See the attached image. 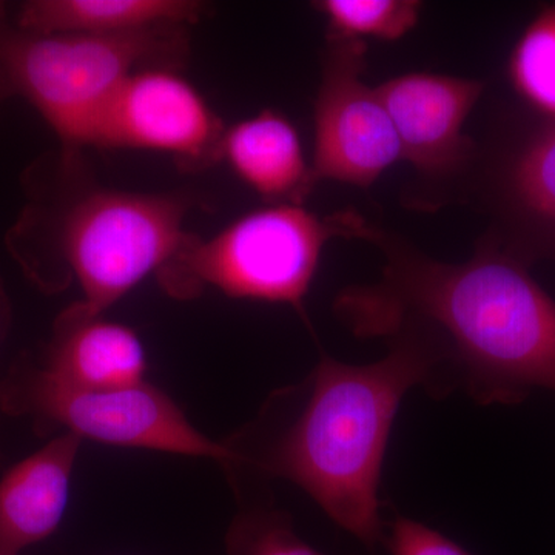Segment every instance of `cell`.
Masks as SVG:
<instances>
[{"label": "cell", "mask_w": 555, "mask_h": 555, "mask_svg": "<svg viewBox=\"0 0 555 555\" xmlns=\"http://www.w3.org/2000/svg\"><path fill=\"white\" fill-rule=\"evenodd\" d=\"M374 232V225L353 210L320 217L302 206L269 204L211 238L193 236L160 270L159 283L179 299L215 287L230 298L292 306L305 318V298L328 241L369 243Z\"/></svg>", "instance_id": "cell-4"}, {"label": "cell", "mask_w": 555, "mask_h": 555, "mask_svg": "<svg viewBox=\"0 0 555 555\" xmlns=\"http://www.w3.org/2000/svg\"><path fill=\"white\" fill-rule=\"evenodd\" d=\"M10 96H13V94H11L9 83H7L5 78H3L2 73H0V105L3 104V101L9 100Z\"/></svg>", "instance_id": "cell-20"}, {"label": "cell", "mask_w": 555, "mask_h": 555, "mask_svg": "<svg viewBox=\"0 0 555 555\" xmlns=\"http://www.w3.org/2000/svg\"><path fill=\"white\" fill-rule=\"evenodd\" d=\"M313 7L327 21L326 39L398 40L420 20L418 0H321Z\"/></svg>", "instance_id": "cell-17"}, {"label": "cell", "mask_w": 555, "mask_h": 555, "mask_svg": "<svg viewBox=\"0 0 555 555\" xmlns=\"http://www.w3.org/2000/svg\"><path fill=\"white\" fill-rule=\"evenodd\" d=\"M382 280L347 287L334 302L358 338L406 337L425 352V390L478 404H520L555 392V301L529 266L491 236L465 262H441L375 228Z\"/></svg>", "instance_id": "cell-1"}, {"label": "cell", "mask_w": 555, "mask_h": 555, "mask_svg": "<svg viewBox=\"0 0 555 555\" xmlns=\"http://www.w3.org/2000/svg\"><path fill=\"white\" fill-rule=\"evenodd\" d=\"M0 555H2V554H0Z\"/></svg>", "instance_id": "cell-21"}, {"label": "cell", "mask_w": 555, "mask_h": 555, "mask_svg": "<svg viewBox=\"0 0 555 555\" xmlns=\"http://www.w3.org/2000/svg\"><path fill=\"white\" fill-rule=\"evenodd\" d=\"M11 326V302L7 288L0 278V343L5 339Z\"/></svg>", "instance_id": "cell-19"}, {"label": "cell", "mask_w": 555, "mask_h": 555, "mask_svg": "<svg viewBox=\"0 0 555 555\" xmlns=\"http://www.w3.org/2000/svg\"><path fill=\"white\" fill-rule=\"evenodd\" d=\"M40 366L82 389H120L145 382L147 352L133 328L73 305L57 317Z\"/></svg>", "instance_id": "cell-12"}, {"label": "cell", "mask_w": 555, "mask_h": 555, "mask_svg": "<svg viewBox=\"0 0 555 555\" xmlns=\"http://www.w3.org/2000/svg\"><path fill=\"white\" fill-rule=\"evenodd\" d=\"M82 438L60 434L0 480V554L21 555L50 539L67 513Z\"/></svg>", "instance_id": "cell-11"}, {"label": "cell", "mask_w": 555, "mask_h": 555, "mask_svg": "<svg viewBox=\"0 0 555 555\" xmlns=\"http://www.w3.org/2000/svg\"><path fill=\"white\" fill-rule=\"evenodd\" d=\"M507 78L537 116L555 119V3L540 10L507 61Z\"/></svg>", "instance_id": "cell-16"}, {"label": "cell", "mask_w": 555, "mask_h": 555, "mask_svg": "<svg viewBox=\"0 0 555 555\" xmlns=\"http://www.w3.org/2000/svg\"><path fill=\"white\" fill-rule=\"evenodd\" d=\"M366 40L327 39L315 101V184L337 181L369 189L403 159L400 141L377 90L363 80Z\"/></svg>", "instance_id": "cell-7"}, {"label": "cell", "mask_w": 555, "mask_h": 555, "mask_svg": "<svg viewBox=\"0 0 555 555\" xmlns=\"http://www.w3.org/2000/svg\"><path fill=\"white\" fill-rule=\"evenodd\" d=\"M390 555H474L454 540L414 518H385L383 542Z\"/></svg>", "instance_id": "cell-18"}, {"label": "cell", "mask_w": 555, "mask_h": 555, "mask_svg": "<svg viewBox=\"0 0 555 555\" xmlns=\"http://www.w3.org/2000/svg\"><path fill=\"white\" fill-rule=\"evenodd\" d=\"M236 513L225 534L228 555H328L297 534L294 517L276 505L268 481L225 470Z\"/></svg>", "instance_id": "cell-15"}, {"label": "cell", "mask_w": 555, "mask_h": 555, "mask_svg": "<svg viewBox=\"0 0 555 555\" xmlns=\"http://www.w3.org/2000/svg\"><path fill=\"white\" fill-rule=\"evenodd\" d=\"M219 159L270 204L302 206L317 185L298 130L275 109L225 130Z\"/></svg>", "instance_id": "cell-13"}, {"label": "cell", "mask_w": 555, "mask_h": 555, "mask_svg": "<svg viewBox=\"0 0 555 555\" xmlns=\"http://www.w3.org/2000/svg\"><path fill=\"white\" fill-rule=\"evenodd\" d=\"M0 409L27 416L40 437L62 430L112 447L228 460L221 441L199 433L177 401L149 382L120 389H82L62 383L28 357L0 382Z\"/></svg>", "instance_id": "cell-6"}, {"label": "cell", "mask_w": 555, "mask_h": 555, "mask_svg": "<svg viewBox=\"0 0 555 555\" xmlns=\"http://www.w3.org/2000/svg\"><path fill=\"white\" fill-rule=\"evenodd\" d=\"M189 203L178 196L96 189L64 206L39 196L10 236L13 254L46 288L75 280L76 306L104 315L189 246Z\"/></svg>", "instance_id": "cell-3"}, {"label": "cell", "mask_w": 555, "mask_h": 555, "mask_svg": "<svg viewBox=\"0 0 555 555\" xmlns=\"http://www.w3.org/2000/svg\"><path fill=\"white\" fill-rule=\"evenodd\" d=\"M182 28L101 36L35 35L0 22V73L57 134L65 152L93 145L109 102L142 68L184 54Z\"/></svg>", "instance_id": "cell-5"}, {"label": "cell", "mask_w": 555, "mask_h": 555, "mask_svg": "<svg viewBox=\"0 0 555 555\" xmlns=\"http://www.w3.org/2000/svg\"><path fill=\"white\" fill-rule=\"evenodd\" d=\"M375 363L321 357L295 385L273 390L228 438L222 470L292 481L371 553L383 542V466L398 409L425 387L427 363L411 339H386Z\"/></svg>", "instance_id": "cell-2"}, {"label": "cell", "mask_w": 555, "mask_h": 555, "mask_svg": "<svg viewBox=\"0 0 555 555\" xmlns=\"http://www.w3.org/2000/svg\"><path fill=\"white\" fill-rule=\"evenodd\" d=\"M224 126L198 89L171 67L139 69L126 80L98 127L94 147L137 149L184 166L219 159Z\"/></svg>", "instance_id": "cell-8"}, {"label": "cell", "mask_w": 555, "mask_h": 555, "mask_svg": "<svg viewBox=\"0 0 555 555\" xmlns=\"http://www.w3.org/2000/svg\"><path fill=\"white\" fill-rule=\"evenodd\" d=\"M481 198L494 218L491 236L526 266L555 259V119L537 116L478 159Z\"/></svg>", "instance_id": "cell-9"}, {"label": "cell", "mask_w": 555, "mask_h": 555, "mask_svg": "<svg viewBox=\"0 0 555 555\" xmlns=\"http://www.w3.org/2000/svg\"><path fill=\"white\" fill-rule=\"evenodd\" d=\"M203 13L190 0H31L21 7L16 25L35 35L119 36L185 28Z\"/></svg>", "instance_id": "cell-14"}, {"label": "cell", "mask_w": 555, "mask_h": 555, "mask_svg": "<svg viewBox=\"0 0 555 555\" xmlns=\"http://www.w3.org/2000/svg\"><path fill=\"white\" fill-rule=\"evenodd\" d=\"M375 90L392 120L403 159L420 179L440 188L469 178L478 152L463 126L483 94L481 80L408 73Z\"/></svg>", "instance_id": "cell-10"}]
</instances>
